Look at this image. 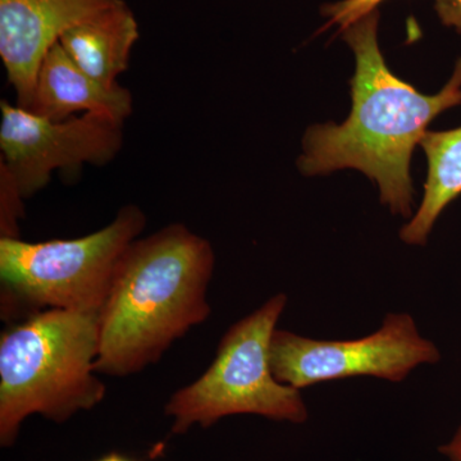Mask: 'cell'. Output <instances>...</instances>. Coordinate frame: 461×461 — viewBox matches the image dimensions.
Wrapping results in <instances>:
<instances>
[{
	"label": "cell",
	"instance_id": "4",
	"mask_svg": "<svg viewBox=\"0 0 461 461\" xmlns=\"http://www.w3.org/2000/svg\"><path fill=\"white\" fill-rule=\"evenodd\" d=\"M145 227L142 209L126 204L111 223L83 238H0L2 320L21 321L48 309L99 313L121 258Z\"/></svg>",
	"mask_w": 461,
	"mask_h": 461
},
{
	"label": "cell",
	"instance_id": "7",
	"mask_svg": "<svg viewBox=\"0 0 461 461\" xmlns=\"http://www.w3.org/2000/svg\"><path fill=\"white\" fill-rule=\"evenodd\" d=\"M0 163L23 199L50 185L54 171L80 173L84 166H105L120 154L123 124L107 115L84 113L51 121L0 103Z\"/></svg>",
	"mask_w": 461,
	"mask_h": 461
},
{
	"label": "cell",
	"instance_id": "12",
	"mask_svg": "<svg viewBox=\"0 0 461 461\" xmlns=\"http://www.w3.org/2000/svg\"><path fill=\"white\" fill-rule=\"evenodd\" d=\"M384 2L386 0H339L324 5L321 12L329 21L327 26L338 25L342 30L378 9ZM436 11L444 25L461 33V0H436Z\"/></svg>",
	"mask_w": 461,
	"mask_h": 461
},
{
	"label": "cell",
	"instance_id": "8",
	"mask_svg": "<svg viewBox=\"0 0 461 461\" xmlns=\"http://www.w3.org/2000/svg\"><path fill=\"white\" fill-rule=\"evenodd\" d=\"M113 0H0V58L16 104L29 109L42 59L60 36Z\"/></svg>",
	"mask_w": 461,
	"mask_h": 461
},
{
	"label": "cell",
	"instance_id": "11",
	"mask_svg": "<svg viewBox=\"0 0 461 461\" xmlns=\"http://www.w3.org/2000/svg\"><path fill=\"white\" fill-rule=\"evenodd\" d=\"M420 147L427 158V180L417 213L400 230L408 245H426L442 212L461 195V126L427 131Z\"/></svg>",
	"mask_w": 461,
	"mask_h": 461
},
{
	"label": "cell",
	"instance_id": "1",
	"mask_svg": "<svg viewBox=\"0 0 461 461\" xmlns=\"http://www.w3.org/2000/svg\"><path fill=\"white\" fill-rule=\"evenodd\" d=\"M378 25L375 9L339 30L355 57L353 107L344 123L309 127L297 167L305 176L357 169L378 185L382 204L406 218L412 211V151L436 117L461 105V58L447 84L426 95L388 68Z\"/></svg>",
	"mask_w": 461,
	"mask_h": 461
},
{
	"label": "cell",
	"instance_id": "2",
	"mask_svg": "<svg viewBox=\"0 0 461 461\" xmlns=\"http://www.w3.org/2000/svg\"><path fill=\"white\" fill-rule=\"evenodd\" d=\"M214 264L211 242L182 223L136 239L99 312L95 372L127 377L144 371L208 320Z\"/></svg>",
	"mask_w": 461,
	"mask_h": 461
},
{
	"label": "cell",
	"instance_id": "14",
	"mask_svg": "<svg viewBox=\"0 0 461 461\" xmlns=\"http://www.w3.org/2000/svg\"><path fill=\"white\" fill-rule=\"evenodd\" d=\"M439 453L448 461H461V426L451 437L450 441L439 447Z\"/></svg>",
	"mask_w": 461,
	"mask_h": 461
},
{
	"label": "cell",
	"instance_id": "13",
	"mask_svg": "<svg viewBox=\"0 0 461 461\" xmlns=\"http://www.w3.org/2000/svg\"><path fill=\"white\" fill-rule=\"evenodd\" d=\"M16 182L0 163V238L20 239V221L25 205Z\"/></svg>",
	"mask_w": 461,
	"mask_h": 461
},
{
	"label": "cell",
	"instance_id": "3",
	"mask_svg": "<svg viewBox=\"0 0 461 461\" xmlns=\"http://www.w3.org/2000/svg\"><path fill=\"white\" fill-rule=\"evenodd\" d=\"M99 313L48 309L0 338V445L16 444L33 414L65 423L91 411L107 388L95 372Z\"/></svg>",
	"mask_w": 461,
	"mask_h": 461
},
{
	"label": "cell",
	"instance_id": "10",
	"mask_svg": "<svg viewBox=\"0 0 461 461\" xmlns=\"http://www.w3.org/2000/svg\"><path fill=\"white\" fill-rule=\"evenodd\" d=\"M139 39L140 30L131 7L124 0H113L63 33L58 42L84 72L113 86L129 68Z\"/></svg>",
	"mask_w": 461,
	"mask_h": 461
},
{
	"label": "cell",
	"instance_id": "9",
	"mask_svg": "<svg viewBox=\"0 0 461 461\" xmlns=\"http://www.w3.org/2000/svg\"><path fill=\"white\" fill-rule=\"evenodd\" d=\"M26 111L51 121L96 113L124 123L132 114L133 99L122 85L108 86L91 77L57 42L42 59Z\"/></svg>",
	"mask_w": 461,
	"mask_h": 461
},
{
	"label": "cell",
	"instance_id": "15",
	"mask_svg": "<svg viewBox=\"0 0 461 461\" xmlns=\"http://www.w3.org/2000/svg\"><path fill=\"white\" fill-rule=\"evenodd\" d=\"M95 461H138L132 459V457L127 456V455L120 454V453H111L104 455V456L100 457V459Z\"/></svg>",
	"mask_w": 461,
	"mask_h": 461
},
{
	"label": "cell",
	"instance_id": "5",
	"mask_svg": "<svg viewBox=\"0 0 461 461\" xmlns=\"http://www.w3.org/2000/svg\"><path fill=\"white\" fill-rule=\"evenodd\" d=\"M286 305V294H277L230 327L211 366L167 402L172 435H184L195 426L209 429L230 415L293 424L308 420L302 391L278 381L269 363L272 336Z\"/></svg>",
	"mask_w": 461,
	"mask_h": 461
},
{
	"label": "cell",
	"instance_id": "6",
	"mask_svg": "<svg viewBox=\"0 0 461 461\" xmlns=\"http://www.w3.org/2000/svg\"><path fill=\"white\" fill-rule=\"evenodd\" d=\"M439 360L438 348L408 313L388 314L375 332L354 339H318L276 330L269 346L275 377L300 391L363 375L397 384L418 366Z\"/></svg>",
	"mask_w": 461,
	"mask_h": 461
}]
</instances>
